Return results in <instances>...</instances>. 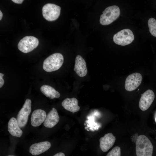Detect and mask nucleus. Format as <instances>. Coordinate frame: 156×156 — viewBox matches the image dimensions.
I'll return each mask as SVG.
<instances>
[{
    "label": "nucleus",
    "mask_w": 156,
    "mask_h": 156,
    "mask_svg": "<svg viewBox=\"0 0 156 156\" xmlns=\"http://www.w3.org/2000/svg\"><path fill=\"white\" fill-rule=\"evenodd\" d=\"M153 147L149 139L145 135L138 136L136 142V156H152Z\"/></svg>",
    "instance_id": "1"
},
{
    "label": "nucleus",
    "mask_w": 156,
    "mask_h": 156,
    "mask_svg": "<svg viewBox=\"0 0 156 156\" xmlns=\"http://www.w3.org/2000/svg\"><path fill=\"white\" fill-rule=\"evenodd\" d=\"M63 62L64 57L61 54L54 53L44 60L43 64V68L48 72L55 71L61 67Z\"/></svg>",
    "instance_id": "2"
},
{
    "label": "nucleus",
    "mask_w": 156,
    "mask_h": 156,
    "mask_svg": "<svg viewBox=\"0 0 156 156\" xmlns=\"http://www.w3.org/2000/svg\"><path fill=\"white\" fill-rule=\"evenodd\" d=\"M120 11L119 7L117 5H112L106 8L101 15L99 22L102 25H109L119 17Z\"/></svg>",
    "instance_id": "3"
},
{
    "label": "nucleus",
    "mask_w": 156,
    "mask_h": 156,
    "mask_svg": "<svg viewBox=\"0 0 156 156\" xmlns=\"http://www.w3.org/2000/svg\"><path fill=\"white\" fill-rule=\"evenodd\" d=\"M134 39L133 32L128 29L120 31L114 34L113 37V40L115 43L122 46L131 43Z\"/></svg>",
    "instance_id": "4"
},
{
    "label": "nucleus",
    "mask_w": 156,
    "mask_h": 156,
    "mask_svg": "<svg viewBox=\"0 0 156 156\" xmlns=\"http://www.w3.org/2000/svg\"><path fill=\"white\" fill-rule=\"evenodd\" d=\"M39 41L36 38L31 36H26L18 42V47L19 50L23 53L29 52L38 45Z\"/></svg>",
    "instance_id": "5"
},
{
    "label": "nucleus",
    "mask_w": 156,
    "mask_h": 156,
    "mask_svg": "<svg viewBox=\"0 0 156 156\" xmlns=\"http://www.w3.org/2000/svg\"><path fill=\"white\" fill-rule=\"evenodd\" d=\"M31 103L30 99H26L17 114L16 119L20 128L24 127L27 123L29 116L31 111Z\"/></svg>",
    "instance_id": "6"
},
{
    "label": "nucleus",
    "mask_w": 156,
    "mask_h": 156,
    "mask_svg": "<svg viewBox=\"0 0 156 156\" xmlns=\"http://www.w3.org/2000/svg\"><path fill=\"white\" fill-rule=\"evenodd\" d=\"M61 10V8L59 6L53 3H47L42 7V15L48 21H54L59 17Z\"/></svg>",
    "instance_id": "7"
},
{
    "label": "nucleus",
    "mask_w": 156,
    "mask_h": 156,
    "mask_svg": "<svg viewBox=\"0 0 156 156\" xmlns=\"http://www.w3.org/2000/svg\"><path fill=\"white\" fill-rule=\"evenodd\" d=\"M142 79V76L139 73H135L129 75L125 80V89L128 91L135 90L140 85Z\"/></svg>",
    "instance_id": "8"
},
{
    "label": "nucleus",
    "mask_w": 156,
    "mask_h": 156,
    "mask_svg": "<svg viewBox=\"0 0 156 156\" xmlns=\"http://www.w3.org/2000/svg\"><path fill=\"white\" fill-rule=\"evenodd\" d=\"M155 96L153 92L148 89L142 95L139 104V106L142 111L147 110L153 102Z\"/></svg>",
    "instance_id": "9"
},
{
    "label": "nucleus",
    "mask_w": 156,
    "mask_h": 156,
    "mask_svg": "<svg viewBox=\"0 0 156 156\" xmlns=\"http://www.w3.org/2000/svg\"><path fill=\"white\" fill-rule=\"evenodd\" d=\"M116 138L111 133L105 134L99 139L100 147L104 152H106L112 148L114 144Z\"/></svg>",
    "instance_id": "10"
},
{
    "label": "nucleus",
    "mask_w": 156,
    "mask_h": 156,
    "mask_svg": "<svg viewBox=\"0 0 156 156\" xmlns=\"http://www.w3.org/2000/svg\"><path fill=\"white\" fill-rule=\"evenodd\" d=\"M74 70L77 74L81 77L85 76L87 73L88 70L86 63L80 55H78L76 57Z\"/></svg>",
    "instance_id": "11"
},
{
    "label": "nucleus",
    "mask_w": 156,
    "mask_h": 156,
    "mask_svg": "<svg viewBox=\"0 0 156 156\" xmlns=\"http://www.w3.org/2000/svg\"><path fill=\"white\" fill-rule=\"evenodd\" d=\"M51 146V143L48 141L35 143L30 147L29 152L33 155H37L48 150Z\"/></svg>",
    "instance_id": "12"
},
{
    "label": "nucleus",
    "mask_w": 156,
    "mask_h": 156,
    "mask_svg": "<svg viewBox=\"0 0 156 156\" xmlns=\"http://www.w3.org/2000/svg\"><path fill=\"white\" fill-rule=\"evenodd\" d=\"M47 114L45 112L41 109H37L32 112L31 118V123L32 126L37 127L44 122Z\"/></svg>",
    "instance_id": "13"
},
{
    "label": "nucleus",
    "mask_w": 156,
    "mask_h": 156,
    "mask_svg": "<svg viewBox=\"0 0 156 156\" xmlns=\"http://www.w3.org/2000/svg\"><path fill=\"white\" fill-rule=\"evenodd\" d=\"M59 120L60 118L57 110L53 107L47 115L43 125L46 127L52 128L58 123Z\"/></svg>",
    "instance_id": "14"
},
{
    "label": "nucleus",
    "mask_w": 156,
    "mask_h": 156,
    "mask_svg": "<svg viewBox=\"0 0 156 156\" xmlns=\"http://www.w3.org/2000/svg\"><path fill=\"white\" fill-rule=\"evenodd\" d=\"M62 105L65 109L73 113L78 111L80 109L78 100L75 98H66L62 102Z\"/></svg>",
    "instance_id": "15"
},
{
    "label": "nucleus",
    "mask_w": 156,
    "mask_h": 156,
    "mask_svg": "<svg viewBox=\"0 0 156 156\" xmlns=\"http://www.w3.org/2000/svg\"><path fill=\"white\" fill-rule=\"evenodd\" d=\"M9 132L12 135L20 137L23 134V131L19 127L16 119L12 117L9 120L8 123Z\"/></svg>",
    "instance_id": "16"
},
{
    "label": "nucleus",
    "mask_w": 156,
    "mask_h": 156,
    "mask_svg": "<svg viewBox=\"0 0 156 156\" xmlns=\"http://www.w3.org/2000/svg\"><path fill=\"white\" fill-rule=\"evenodd\" d=\"M40 89L43 94L51 99L58 98L60 96L59 92L50 86L46 85H42L40 87Z\"/></svg>",
    "instance_id": "17"
},
{
    "label": "nucleus",
    "mask_w": 156,
    "mask_h": 156,
    "mask_svg": "<svg viewBox=\"0 0 156 156\" xmlns=\"http://www.w3.org/2000/svg\"><path fill=\"white\" fill-rule=\"evenodd\" d=\"M148 25L150 33L156 37V20L153 18H150L148 21Z\"/></svg>",
    "instance_id": "18"
},
{
    "label": "nucleus",
    "mask_w": 156,
    "mask_h": 156,
    "mask_svg": "<svg viewBox=\"0 0 156 156\" xmlns=\"http://www.w3.org/2000/svg\"><path fill=\"white\" fill-rule=\"evenodd\" d=\"M121 150L118 146L114 147L107 154L106 156H120Z\"/></svg>",
    "instance_id": "19"
},
{
    "label": "nucleus",
    "mask_w": 156,
    "mask_h": 156,
    "mask_svg": "<svg viewBox=\"0 0 156 156\" xmlns=\"http://www.w3.org/2000/svg\"><path fill=\"white\" fill-rule=\"evenodd\" d=\"M4 75L1 73H0V88H1L4 84V80L3 78V77Z\"/></svg>",
    "instance_id": "20"
},
{
    "label": "nucleus",
    "mask_w": 156,
    "mask_h": 156,
    "mask_svg": "<svg viewBox=\"0 0 156 156\" xmlns=\"http://www.w3.org/2000/svg\"><path fill=\"white\" fill-rule=\"evenodd\" d=\"M12 1L14 3L18 4H21L23 1V0H12Z\"/></svg>",
    "instance_id": "21"
},
{
    "label": "nucleus",
    "mask_w": 156,
    "mask_h": 156,
    "mask_svg": "<svg viewBox=\"0 0 156 156\" xmlns=\"http://www.w3.org/2000/svg\"><path fill=\"white\" fill-rule=\"evenodd\" d=\"M53 156H65V155L63 153L60 152L56 154Z\"/></svg>",
    "instance_id": "22"
},
{
    "label": "nucleus",
    "mask_w": 156,
    "mask_h": 156,
    "mask_svg": "<svg viewBox=\"0 0 156 156\" xmlns=\"http://www.w3.org/2000/svg\"><path fill=\"white\" fill-rule=\"evenodd\" d=\"M3 14L2 12H1V11H0V20H1L2 17H3Z\"/></svg>",
    "instance_id": "23"
},
{
    "label": "nucleus",
    "mask_w": 156,
    "mask_h": 156,
    "mask_svg": "<svg viewBox=\"0 0 156 156\" xmlns=\"http://www.w3.org/2000/svg\"><path fill=\"white\" fill-rule=\"evenodd\" d=\"M155 122L156 123V114L155 118Z\"/></svg>",
    "instance_id": "24"
},
{
    "label": "nucleus",
    "mask_w": 156,
    "mask_h": 156,
    "mask_svg": "<svg viewBox=\"0 0 156 156\" xmlns=\"http://www.w3.org/2000/svg\"><path fill=\"white\" fill-rule=\"evenodd\" d=\"M14 156V155H8V156Z\"/></svg>",
    "instance_id": "25"
}]
</instances>
